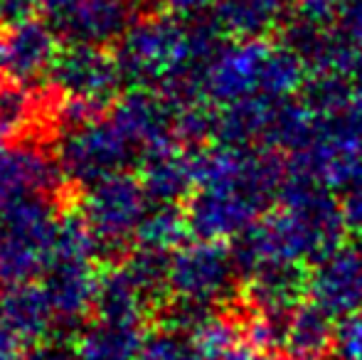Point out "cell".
<instances>
[{
	"mask_svg": "<svg viewBox=\"0 0 362 360\" xmlns=\"http://www.w3.org/2000/svg\"><path fill=\"white\" fill-rule=\"evenodd\" d=\"M151 205L141 178L124 170L86 187L79 215L101 250H119L126 242L136 240V232Z\"/></svg>",
	"mask_w": 362,
	"mask_h": 360,
	"instance_id": "obj_9",
	"label": "cell"
},
{
	"mask_svg": "<svg viewBox=\"0 0 362 360\" xmlns=\"http://www.w3.org/2000/svg\"><path fill=\"white\" fill-rule=\"evenodd\" d=\"M308 298L333 318L362 308V242H343L310 267Z\"/></svg>",
	"mask_w": 362,
	"mask_h": 360,
	"instance_id": "obj_13",
	"label": "cell"
},
{
	"mask_svg": "<svg viewBox=\"0 0 362 360\" xmlns=\"http://www.w3.org/2000/svg\"><path fill=\"white\" fill-rule=\"evenodd\" d=\"M190 222L180 205H151L136 232V247L158 255L173 257L182 245H187Z\"/></svg>",
	"mask_w": 362,
	"mask_h": 360,
	"instance_id": "obj_23",
	"label": "cell"
},
{
	"mask_svg": "<svg viewBox=\"0 0 362 360\" xmlns=\"http://www.w3.org/2000/svg\"><path fill=\"white\" fill-rule=\"evenodd\" d=\"M49 79L62 91L64 99L81 101L96 111L114 106L124 87V77L114 52H109L106 47H89V45L64 47Z\"/></svg>",
	"mask_w": 362,
	"mask_h": 360,
	"instance_id": "obj_10",
	"label": "cell"
},
{
	"mask_svg": "<svg viewBox=\"0 0 362 360\" xmlns=\"http://www.w3.org/2000/svg\"><path fill=\"white\" fill-rule=\"evenodd\" d=\"M99 252L101 245L79 212L59 220L52 260L42 277V286L52 303L59 333H81L84 321L94 313L101 281V274L94 267Z\"/></svg>",
	"mask_w": 362,
	"mask_h": 360,
	"instance_id": "obj_5",
	"label": "cell"
},
{
	"mask_svg": "<svg viewBox=\"0 0 362 360\" xmlns=\"http://www.w3.org/2000/svg\"><path fill=\"white\" fill-rule=\"evenodd\" d=\"M139 360H202L185 333L170 326L146 333Z\"/></svg>",
	"mask_w": 362,
	"mask_h": 360,
	"instance_id": "obj_25",
	"label": "cell"
},
{
	"mask_svg": "<svg viewBox=\"0 0 362 360\" xmlns=\"http://www.w3.org/2000/svg\"><path fill=\"white\" fill-rule=\"evenodd\" d=\"M288 5L291 0H215L212 20L234 37H267Z\"/></svg>",
	"mask_w": 362,
	"mask_h": 360,
	"instance_id": "obj_21",
	"label": "cell"
},
{
	"mask_svg": "<svg viewBox=\"0 0 362 360\" xmlns=\"http://www.w3.org/2000/svg\"><path fill=\"white\" fill-rule=\"evenodd\" d=\"M195 190L185 215L195 240L227 242L274 210L286 182L284 153L267 146L207 144L192 149Z\"/></svg>",
	"mask_w": 362,
	"mask_h": 360,
	"instance_id": "obj_1",
	"label": "cell"
},
{
	"mask_svg": "<svg viewBox=\"0 0 362 360\" xmlns=\"http://www.w3.org/2000/svg\"><path fill=\"white\" fill-rule=\"evenodd\" d=\"M144 338L139 326L96 321L76 336L74 360H139Z\"/></svg>",
	"mask_w": 362,
	"mask_h": 360,
	"instance_id": "obj_22",
	"label": "cell"
},
{
	"mask_svg": "<svg viewBox=\"0 0 362 360\" xmlns=\"http://www.w3.org/2000/svg\"><path fill=\"white\" fill-rule=\"evenodd\" d=\"M109 119L129 141L139 163L156 151L180 144L175 134V106L160 91L134 89L119 96Z\"/></svg>",
	"mask_w": 362,
	"mask_h": 360,
	"instance_id": "obj_12",
	"label": "cell"
},
{
	"mask_svg": "<svg viewBox=\"0 0 362 360\" xmlns=\"http://www.w3.org/2000/svg\"><path fill=\"white\" fill-rule=\"evenodd\" d=\"M35 114L33 94L10 79L0 82V144L18 141Z\"/></svg>",
	"mask_w": 362,
	"mask_h": 360,
	"instance_id": "obj_24",
	"label": "cell"
},
{
	"mask_svg": "<svg viewBox=\"0 0 362 360\" xmlns=\"http://www.w3.org/2000/svg\"><path fill=\"white\" fill-rule=\"evenodd\" d=\"M308 67L291 45L267 37H234L219 45L200 77V91L215 106L252 99H291L305 87Z\"/></svg>",
	"mask_w": 362,
	"mask_h": 360,
	"instance_id": "obj_4",
	"label": "cell"
},
{
	"mask_svg": "<svg viewBox=\"0 0 362 360\" xmlns=\"http://www.w3.org/2000/svg\"><path fill=\"white\" fill-rule=\"evenodd\" d=\"M333 356L338 360H362V308L338 318Z\"/></svg>",
	"mask_w": 362,
	"mask_h": 360,
	"instance_id": "obj_26",
	"label": "cell"
},
{
	"mask_svg": "<svg viewBox=\"0 0 362 360\" xmlns=\"http://www.w3.org/2000/svg\"><path fill=\"white\" fill-rule=\"evenodd\" d=\"M131 161L139 163L134 149L109 116H96L86 124L62 131L57 146V163L64 180L81 185L84 190L124 173Z\"/></svg>",
	"mask_w": 362,
	"mask_h": 360,
	"instance_id": "obj_8",
	"label": "cell"
},
{
	"mask_svg": "<svg viewBox=\"0 0 362 360\" xmlns=\"http://www.w3.org/2000/svg\"><path fill=\"white\" fill-rule=\"evenodd\" d=\"M25 358H28L25 343L10 328H5L0 323V360H25Z\"/></svg>",
	"mask_w": 362,
	"mask_h": 360,
	"instance_id": "obj_30",
	"label": "cell"
},
{
	"mask_svg": "<svg viewBox=\"0 0 362 360\" xmlns=\"http://www.w3.org/2000/svg\"><path fill=\"white\" fill-rule=\"evenodd\" d=\"M335 318L305 298L286 318V348L291 360H325L335 351Z\"/></svg>",
	"mask_w": 362,
	"mask_h": 360,
	"instance_id": "obj_19",
	"label": "cell"
},
{
	"mask_svg": "<svg viewBox=\"0 0 362 360\" xmlns=\"http://www.w3.org/2000/svg\"><path fill=\"white\" fill-rule=\"evenodd\" d=\"M0 323L15 333L20 341L28 346L52 338L57 331V318H54L52 303L47 298L42 284H15L3 286L0 291Z\"/></svg>",
	"mask_w": 362,
	"mask_h": 360,
	"instance_id": "obj_17",
	"label": "cell"
},
{
	"mask_svg": "<svg viewBox=\"0 0 362 360\" xmlns=\"http://www.w3.org/2000/svg\"><path fill=\"white\" fill-rule=\"evenodd\" d=\"M59 54L62 37L47 18L30 15L5 25L0 33V72L15 84L33 87L40 79H49Z\"/></svg>",
	"mask_w": 362,
	"mask_h": 360,
	"instance_id": "obj_11",
	"label": "cell"
},
{
	"mask_svg": "<svg viewBox=\"0 0 362 360\" xmlns=\"http://www.w3.org/2000/svg\"><path fill=\"white\" fill-rule=\"evenodd\" d=\"M49 197H28L0 210V286L45 277L59 230Z\"/></svg>",
	"mask_w": 362,
	"mask_h": 360,
	"instance_id": "obj_6",
	"label": "cell"
},
{
	"mask_svg": "<svg viewBox=\"0 0 362 360\" xmlns=\"http://www.w3.org/2000/svg\"><path fill=\"white\" fill-rule=\"evenodd\" d=\"M219 360H291L284 358L279 351H272V348H262V346H254L252 341H239L232 351H227Z\"/></svg>",
	"mask_w": 362,
	"mask_h": 360,
	"instance_id": "obj_29",
	"label": "cell"
},
{
	"mask_svg": "<svg viewBox=\"0 0 362 360\" xmlns=\"http://www.w3.org/2000/svg\"><path fill=\"white\" fill-rule=\"evenodd\" d=\"M239 267L232 247L212 240H190L170 257L168 294L177 306L212 311L232 294Z\"/></svg>",
	"mask_w": 362,
	"mask_h": 360,
	"instance_id": "obj_7",
	"label": "cell"
},
{
	"mask_svg": "<svg viewBox=\"0 0 362 360\" xmlns=\"http://www.w3.org/2000/svg\"><path fill=\"white\" fill-rule=\"evenodd\" d=\"M151 308L153 303L136 286V281L129 277L124 265L109 267L106 272H101L99 294H96V306H94L96 321L141 328V323H144L146 313Z\"/></svg>",
	"mask_w": 362,
	"mask_h": 360,
	"instance_id": "obj_20",
	"label": "cell"
},
{
	"mask_svg": "<svg viewBox=\"0 0 362 360\" xmlns=\"http://www.w3.org/2000/svg\"><path fill=\"white\" fill-rule=\"evenodd\" d=\"M64 175L57 158L30 141L0 144V210L28 197H49Z\"/></svg>",
	"mask_w": 362,
	"mask_h": 360,
	"instance_id": "obj_14",
	"label": "cell"
},
{
	"mask_svg": "<svg viewBox=\"0 0 362 360\" xmlns=\"http://www.w3.org/2000/svg\"><path fill=\"white\" fill-rule=\"evenodd\" d=\"M252 313L288 318L308 298V269L293 262H272L247 277Z\"/></svg>",
	"mask_w": 362,
	"mask_h": 360,
	"instance_id": "obj_16",
	"label": "cell"
},
{
	"mask_svg": "<svg viewBox=\"0 0 362 360\" xmlns=\"http://www.w3.org/2000/svg\"><path fill=\"white\" fill-rule=\"evenodd\" d=\"M47 20L64 42L106 47L119 42L139 18L134 0H72Z\"/></svg>",
	"mask_w": 362,
	"mask_h": 360,
	"instance_id": "obj_15",
	"label": "cell"
},
{
	"mask_svg": "<svg viewBox=\"0 0 362 360\" xmlns=\"http://www.w3.org/2000/svg\"><path fill=\"white\" fill-rule=\"evenodd\" d=\"M345 235L335 192L320 180L288 168L279 205L252 230L232 240L229 247L239 274L247 279L254 269L272 262L313 267L343 245Z\"/></svg>",
	"mask_w": 362,
	"mask_h": 360,
	"instance_id": "obj_2",
	"label": "cell"
},
{
	"mask_svg": "<svg viewBox=\"0 0 362 360\" xmlns=\"http://www.w3.org/2000/svg\"><path fill=\"white\" fill-rule=\"evenodd\" d=\"M205 20L173 13L136 20L114 50L124 84L160 91L168 99L197 94L202 69L219 47L215 42L217 23Z\"/></svg>",
	"mask_w": 362,
	"mask_h": 360,
	"instance_id": "obj_3",
	"label": "cell"
},
{
	"mask_svg": "<svg viewBox=\"0 0 362 360\" xmlns=\"http://www.w3.org/2000/svg\"><path fill=\"white\" fill-rule=\"evenodd\" d=\"M340 202V217L343 227L353 240L362 242V192L360 195H343L338 197Z\"/></svg>",
	"mask_w": 362,
	"mask_h": 360,
	"instance_id": "obj_27",
	"label": "cell"
},
{
	"mask_svg": "<svg viewBox=\"0 0 362 360\" xmlns=\"http://www.w3.org/2000/svg\"><path fill=\"white\" fill-rule=\"evenodd\" d=\"M141 185L153 205H177L195 190L192 149L182 144L168 146L141 161Z\"/></svg>",
	"mask_w": 362,
	"mask_h": 360,
	"instance_id": "obj_18",
	"label": "cell"
},
{
	"mask_svg": "<svg viewBox=\"0 0 362 360\" xmlns=\"http://www.w3.org/2000/svg\"><path fill=\"white\" fill-rule=\"evenodd\" d=\"M25 360H74V346H67L64 338H47L30 348Z\"/></svg>",
	"mask_w": 362,
	"mask_h": 360,
	"instance_id": "obj_28",
	"label": "cell"
}]
</instances>
